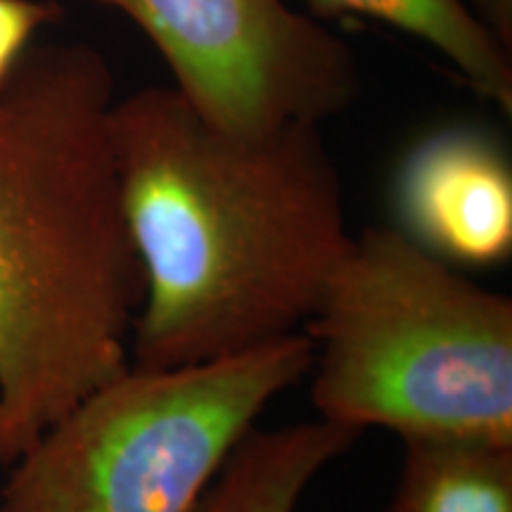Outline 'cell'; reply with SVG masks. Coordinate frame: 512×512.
Listing matches in <instances>:
<instances>
[{"label":"cell","mask_w":512,"mask_h":512,"mask_svg":"<svg viewBox=\"0 0 512 512\" xmlns=\"http://www.w3.org/2000/svg\"><path fill=\"white\" fill-rule=\"evenodd\" d=\"M318 418L512 446V302L399 226L354 235L306 325Z\"/></svg>","instance_id":"3957f363"},{"label":"cell","mask_w":512,"mask_h":512,"mask_svg":"<svg viewBox=\"0 0 512 512\" xmlns=\"http://www.w3.org/2000/svg\"><path fill=\"white\" fill-rule=\"evenodd\" d=\"M361 432L323 418L254 430L230 453L192 512H297L320 472Z\"/></svg>","instance_id":"52a82bcc"},{"label":"cell","mask_w":512,"mask_h":512,"mask_svg":"<svg viewBox=\"0 0 512 512\" xmlns=\"http://www.w3.org/2000/svg\"><path fill=\"white\" fill-rule=\"evenodd\" d=\"M131 19L209 124L261 136L323 126L354 105V48L285 0H86Z\"/></svg>","instance_id":"5b68a950"},{"label":"cell","mask_w":512,"mask_h":512,"mask_svg":"<svg viewBox=\"0 0 512 512\" xmlns=\"http://www.w3.org/2000/svg\"><path fill=\"white\" fill-rule=\"evenodd\" d=\"M114 74L29 48L0 88V465L131 366L143 275L112 147Z\"/></svg>","instance_id":"7a4b0ae2"},{"label":"cell","mask_w":512,"mask_h":512,"mask_svg":"<svg viewBox=\"0 0 512 512\" xmlns=\"http://www.w3.org/2000/svg\"><path fill=\"white\" fill-rule=\"evenodd\" d=\"M389 512H512V446L411 437Z\"/></svg>","instance_id":"9c48e42d"},{"label":"cell","mask_w":512,"mask_h":512,"mask_svg":"<svg viewBox=\"0 0 512 512\" xmlns=\"http://www.w3.org/2000/svg\"><path fill=\"white\" fill-rule=\"evenodd\" d=\"M332 17H366L394 27L444 57L479 98L512 114V50L467 0H306Z\"/></svg>","instance_id":"ba28073f"},{"label":"cell","mask_w":512,"mask_h":512,"mask_svg":"<svg viewBox=\"0 0 512 512\" xmlns=\"http://www.w3.org/2000/svg\"><path fill=\"white\" fill-rule=\"evenodd\" d=\"M477 12L503 46L512 50V0H479Z\"/></svg>","instance_id":"8fae6325"},{"label":"cell","mask_w":512,"mask_h":512,"mask_svg":"<svg viewBox=\"0 0 512 512\" xmlns=\"http://www.w3.org/2000/svg\"><path fill=\"white\" fill-rule=\"evenodd\" d=\"M112 147L143 275L131 366H200L306 330L354 240L320 126L242 136L150 86L114 102Z\"/></svg>","instance_id":"6da1fadb"},{"label":"cell","mask_w":512,"mask_h":512,"mask_svg":"<svg viewBox=\"0 0 512 512\" xmlns=\"http://www.w3.org/2000/svg\"><path fill=\"white\" fill-rule=\"evenodd\" d=\"M311 358L299 332L200 366H128L12 460L0 512H192Z\"/></svg>","instance_id":"277c9868"},{"label":"cell","mask_w":512,"mask_h":512,"mask_svg":"<svg viewBox=\"0 0 512 512\" xmlns=\"http://www.w3.org/2000/svg\"><path fill=\"white\" fill-rule=\"evenodd\" d=\"M394 202L399 228L439 259L486 266L512 252V171L477 128L422 138L403 159Z\"/></svg>","instance_id":"8992f818"},{"label":"cell","mask_w":512,"mask_h":512,"mask_svg":"<svg viewBox=\"0 0 512 512\" xmlns=\"http://www.w3.org/2000/svg\"><path fill=\"white\" fill-rule=\"evenodd\" d=\"M60 17L62 8L53 0H0V88L38 31L60 22Z\"/></svg>","instance_id":"30bf717a"}]
</instances>
